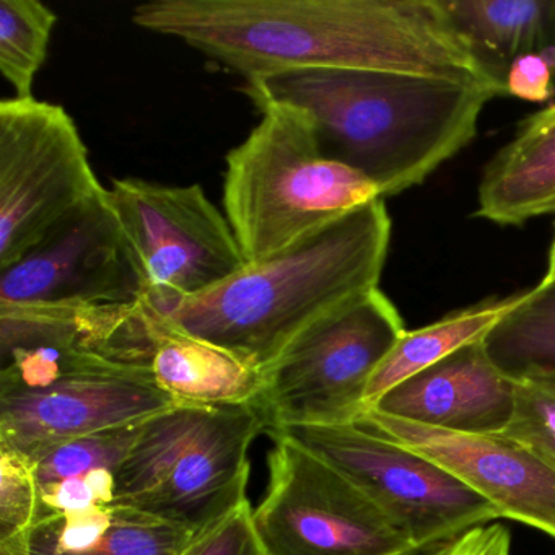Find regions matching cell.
Here are the masks:
<instances>
[{
    "label": "cell",
    "mask_w": 555,
    "mask_h": 555,
    "mask_svg": "<svg viewBox=\"0 0 555 555\" xmlns=\"http://www.w3.org/2000/svg\"><path fill=\"white\" fill-rule=\"evenodd\" d=\"M261 108L307 113L327 158L372 181L383 199L424 183L477 134L486 87L365 69H295L246 80Z\"/></svg>",
    "instance_id": "7a4b0ae2"
},
{
    "label": "cell",
    "mask_w": 555,
    "mask_h": 555,
    "mask_svg": "<svg viewBox=\"0 0 555 555\" xmlns=\"http://www.w3.org/2000/svg\"><path fill=\"white\" fill-rule=\"evenodd\" d=\"M173 405L151 369L95 363L41 391L0 392V450L34 457L74 438L138 427Z\"/></svg>",
    "instance_id": "7c38bea8"
},
{
    "label": "cell",
    "mask_w": 555,
    "mask_h": 555,
    "mask_svg": "<svg viewBox=\"0 0 555 555\" xmlns=\"http://www.w3.org/2000/svg\"><path fill=\"white\" fill-rule=\"evenodd\" d=\"M493 365L512 379L555 375V284L539 282L483 337Z\"/></svg>",
    "instance_id": "d6986e66"
},
{
    "label": "cell",
    "mask_w": 555,
    "mask_h": 555,
    "mask_svg": "<svg viewBox=\"0 0 555 555\" xmlns=\"http://www.w3.org/2000/svg\"><path fill=\"white\" fill-rule=\"evenodd\" d=\"M547 261V272H545L544 279L541 282H544V284H555V236L551 245V251H548Z\"/></svg>",
    "instance_id": "f546056e"
},
{
    "label": "cell",
    "mask_w": 555,
    "mask_h": 555,
    "mask_svg": "<svg viewBox=\"0 0 555 555\" xmlns=\"http://www.w3.org/2000/svg\"><path fill=\"white\" fill-rule=\"evenodd\" d=\"M451 28L503 86L513 61L555 53V0H440Z\"/></svg>",
    "instance_id": "e0dca14e"
},
{
    "label": "cell",
    "mask_w": 555,
    "mask_h": 555,
    "mask_svg": "<svg viewBox=\"0 0 555 555\" xmlns=\"http://www.w3.org/2000/svg\"><path fill=\"white\" fill-rule=\"evenodd\" d=\"M41 518L40 482L30 457L0 450V542L28 538Z\"/></svg>",
    "instance_id": "cb8c5ba5"
},
{
    "label": "cell",
    "mask_w": 555,
    "mask_h": 555,
    "mask_svg": "<svg viewBox=\"0 0 555 555\" xmlns=\"http://www.w3.org/2000/svg\"><path fill=\"white\" fill-rule=\"evenodd\" d=\"M56 22V14L38 0L0 2V73L17 99L34 96Z\"/></svg>",
    "instance_id": "ffe728a7"
},
{
    "label": "cell",
    "mask_w": 555,
    "mask_h": 555,
    "mask_svg": "<svg viewBox=\"0 0 555 555\" xmlns=\"http://www.w3.org/2000/svg\"><path fill=\"white\" fill-rule=\"evenodd\" d=\"M512 535L500 522L473 526L440 541L414 545L402 555H509Z\"/></svg>",
    "instance_id": "484cf974"
},
{
    "label": "cell",
    "mask_w": 555,
    "mask_h": 555,
    "mask_svg": "<svg viewBox=\"0 0 555 555\" xmlns=\"http://www.w3.org/2000/svg\"><path fill=\"white\" fill-rule=\"evenodd\" d=\"M404 333L379 288L305 331L264 370L253 405L266 431L357 424L369 411L373 375Z\"/></svg>",
    "instance_id": "8992f818"
},
{
    "label": "cell",
    "mask_w": 555,
    "mask_h": 555,
    "mask_svg": "<svg viewBox=\"0 0 555 555\" xmlns=\"http://www.w3.org/2000/svg\"><path fill=\"white\" fill-rule=\"evenodd\" d=\"M525 292L503 298H487L473 307L461 308L441 320L414 331H405L366 389L369 409L386 392L457 350L482 343L495 324L525 298Z\"/></svg>",
    "instance_id": "ac0fdd59"
},
{
    "label": "cell",
    "mask_w": 555,
    "mask_h": 555,
    "mask_svg": "<svg viewBox=\"0 0 555 555\" xmlns=\"http://www.w3.org/2000/svg\"><path fill=\"white\" fill-rule=\"evenodd\" d=\"M40 496L41 515H66L100 506L99 499L86 477H69L60 482L40 486Z\"/></svg>",
    "instance_id": "83f0119b"
},
{
    "label": "cell",
    "mask_w": 555,
    "mask_h": 555,
    "mask_svg": "<svg viewBox=\"0 0 555 555\" xmlns=\"http://www.w3.org/2000/svg\"><path fill=\"white\" fill-rule=\"evenodd\" d=\"M132 24L177 38L246 80L365 69L505 89L451 28L440 0H152Z\"/></svg>",
    "instance_id": "6da1fadb"
},
{
    "label": "cell",
    "mask_w": 555,
    "mask_h": 555,
    "mask_svg": "<svg viewBox=\"0 0 555 555\" xmlns=\"http://www.w3.org/2000/svg\"><path fill=\"white\" fill-rule=\"evenodd\" d=\"M259 109V125L227 154L223 177V212L248 264L383 199L372 181L324 155L307 113L275 103Z\"/></svg>",
    "instance_id": "277c9868"
},
{
    "label": "cell",
    "mask_w": 555,
    "mask_h": 555,
    "mask_svg": "<svg viewBox=\"0 0 555 555\" xmlns=\"http://www.w3.org/2000/svg\"><path fill=\"white\" fill-rule=\"evenodd\" d=\"M183 555H266L253 525L251 503L201 532Z\"/></svg>",
    "instance_id": "d4e9b609"
},
{
    "label": "cell",
    "mask_w": 555,
    "mask_h": 555,
    "mask_svg": "<svg viewBox=\"0 0 555 555\" xmlns=\"http://www.w3.org/2000/svg\"><path fill=\"white\" fill-rule=\"evenodd\" d=\"M505 95L545 103L555 95V53L526 54L513 61L505 74Z\"/></svg>",
    "instance_id": "4316f807"
},
{
    "label": "cell",
    "mask_w": 555,
    "mask_h": 555,
    "mask_svg": "<svg viewBox=\"0 0 555 555\" xmlns=\"http://www.w3.org/2000/svg\"><path fill=\"white\" fill-rule=\"evenodd\" d=\"M108 190L0 269V304L128 305L144 298Z\"/></svg>",
    "instance_id": "8fae6325"
},
{
    "label": "cell",
    "mask_w": 555,
    "mask_h": 555,
    "mask_svg": "<svg viewBox=\"0 0 555 555\" xmlns=\"http://www.w3.org/2000/svg\"><path fill=\"white\" fill-rule=\"evenodd\" d=\"M370 409L425 427L502 434L515 409V379L482 343L470 344L386 392Z\"/></svg>",
    "instance_id": "5bb4252c"
},
{
    "label": "cell",
    "mask_w": 555,
    "mask_h": 555,
    "mask_svg": "<svg viewBox=\"0 0 555 555\" xmlns=\"http://www.w3.org/2000/svg\"><path fill=\"white\" fill-rule=\"evenodd\" d=\"M357 424L414 450L443 467L502 518L555 538V470L502 434H464L425 427L369 409Z\"/></svg>",
    "instance_id": "4fadbf2b"
},
{
    "label": "cell",
    "mask_w": 555,
    "mask_h": 555,
    "mask_svg": "<svg viewBox=\"0 0 555 555\" xmlns=\"http://www.w3.org/2000/svg\"><path fill=\"white\" fill-rule=\"evenodd\" d=\"M0 555H30V535L0 542Z\"/></svg>",
    "instance_id": "f1b7e54d"
},
{
    "label": "cell",
    "mask_w": 555,
    "mask_h": 555,
    "mask_svg": "<svg viewBox=\"0 0 555 555\" xmlns=\"http://www.w3.org/2000/svg\"><path fill=\"white\" fill-rule=\"evenodd\" d=\"M155 383L175 404H255L264 372L232 350L194 336L144 297Z\"/></svg>",
    "instance_id": "9a60e30c"
},
{
    "label": "cell",
    "mask_w": 555,
    "mask_h": 555,
    "mask_svg": "<svg viewBox=\"0 0 555 555\" xmlns=\"http://www.w3.org/2000/svg\"><path fill=\"white\" fill-rule=\"evenodd\" d=\"M269 435H284L340 470L412 545L502 518L443 467L363 425H311Z\"/></svg>",
    "instance_id": "30bf717a"
},
{
    "label": "cell",
    "mask_w": 555,
    "mask_h": 555,
    "mask_svg": "<svg viewBox=\"0 0 555 555\" xmlns=\"http://www.w3.org/2000/svg\"><path fill=\"white\" fill-rule=\"evenodd\" d=\"M547 214H555V105L521 122L477 190L476 216L489 222L521 225Z\"/></svg>",
    "instance_id": "2e32d148"
},
{
    "label": "cell",
    "mask_w": 555,
    "mask_h": 555,
    "mask_svg": "<svg viewBox=\"0 0 555 555\" xmlns=\"http://www.w3.org/2000/svg\"><path fill=\"white\" fill-rule=\"evenodd\" d=\"M268 486L253 525L266 555H402L414 547L340 470L269 435Z\"/></svg>",
    "instance_id": "9c48e42d"
},
{
    "label": "cell",
    "mask_w": 555,
    "mask_h": 555,
    "mask_svg": "<svg viewBox=\"0 0 555 555\" xmlns=\"http://www.w3.org/2000/svg\"><path fill=\"white\" fill-rule=\"evenodd\" d=\"M113 506V522L102 541L86 552L51 555H183L197 532L126 506Z\"/></svg>",
    "instance_id": "7402d4cb"
},
{
    "label": "cell",
    "mask_w": 555,
    "mask_h": 555,
    "mask_svg": "<svg viewBox=\"0 0 555 555\" xmlns=\"http://www.w3.org/2000/svg\"><path fill=\"white\" fill-rule=\"evenodd\" d=\"M502 435L555 470V375L515 379V409Z\"/></svg>",
    "instance_id": "603a6c76"
},
{
    "label": "cell",
    "mask_w": 555,
    "mask_h": 555,
    "mask_svg": "<svg viewBox=\"0 0 555 555\" xmlns=\"http://www.w3.org/2000/svg\"><path fill=\"white\" fill-rule=\"evenodd\" d=\"M106 190L155 307L199 297L248 266L225 212L199 184L122 178Z\"/></svg>",
    "instance_id": "ba28073f"
},
{
    "label": "cell",
    "mask_w": 555,
    "mask_h": 555,
    "mask_svg": "<svg viewBox=\"0 0 555 555\" xmlns=\"http://www.w3.org/2000/svg\"><path fill=\"white\" fill-rule=\"evenodd\" d=\"M389 242L385 199L372 201L219 287L160 310L264 372L305 331L379 288Z\"/></svg>",
    "instance_id": "3957f363"
},
{
    "label": "cell",
    "mask_w": 555,
    "mask_h": 555,
    "mask_svg": "<svg viewBox=\"0 0 555 555\" xmlns=\"http://www.w3.org/2000/svg\"><path fill=\"white\" fill-rule=\"evenodd\" d=\"M264 430L253 404H175L139 425L112 505L201 534L249 502V451Z\"/></svg>",
    "instance_id": "5b68a950"
},
{
    "label": "cell",
    "mask_w": 555,
    "mask_h": 555,
    "mask_svg": "<svg viewBox=\"0 0 555 555\" xmlns=\"http://www.w3.org/2000/svg\"><path fill=\"white\" fill-rule=\"evenodd\" d=\"M138 427L112 428L56 444L30 457L40 486L69 477H86L95 469H119L134 443Z\"/></svg>",
    "instance_id": "44dd1931"
},
{
    "label": "cell",
    "mask_w": 555,
    "mask_h": 555,
    "mask_svg": "<svg viewBox=\"0 0 555 555\" xmlns=\"http://www.w3.org/2000/svg\"><path fill=\"white\" fill-rule=\"evenodd\" d=\"M103 190L63 106L34 96L0 102V269Z\"/></svg>",
    "instance_id": "52a82bcc"
}]
</instances>
